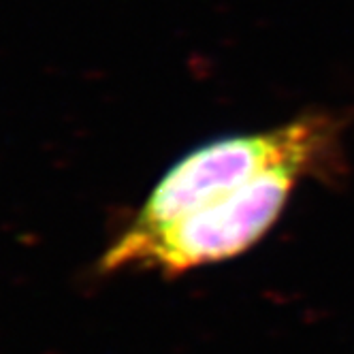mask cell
I'll return each instance as SVG.
<instances>
[{
	"label": "cell",
	"instance_id": "1",
	"mask_svg": "<svg viewBox=\"0 0 354 354\" xmlns=\"http://www.w3.org/2000/svg\"><path fill=\"white\" fill-rule=\"evenodd\" d=\"M316 165L318 160L308 158L275 165L154 235L135 243H113L103 267H145L177 275L235 259L277 222L297 184Z\"/></svg>",
	"mask_w": 354,
	"mask_h": 354
},
{
	"label": "cell",
	"instance_id": "2",
	"mask_svg": "<svg viewBox=\"0 0 354 354\" xmlns=\"http://www.w3.org/2000/svg\"><path fill=\"white\" fill-rule=\"evenodd\" d=\"M335 139L328 115H303L269 131L209 141L177 160L115 243H135L205 207L226 190L275 165L318 160Z\"/></svg>",
	"mask_w": 354,
	"mask_h": 354
}]
</instances>
